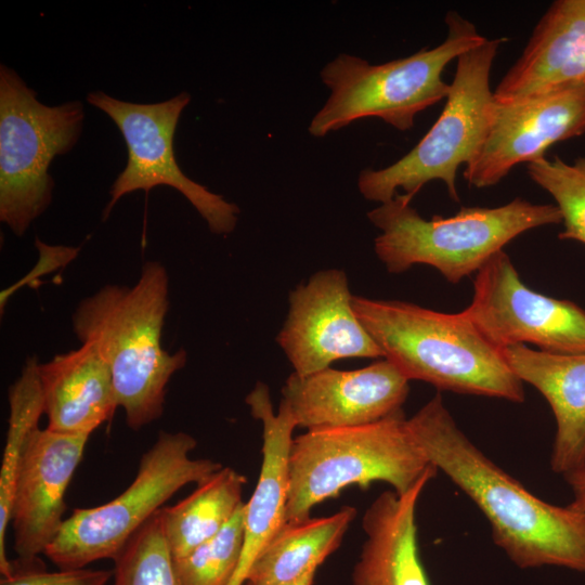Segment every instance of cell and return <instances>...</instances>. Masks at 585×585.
<instances>
[{"mask_svg": "<svg viewBox=\"0 0 585 585\" xmlns=\"http://www.w3.org/2000/svg\"><path fill=\"white\" fill-rule=\"evenodd\" d=\"M444 22L446 37L432 49L378 65L340 54L325 65L321 78L330 95L311 120L309 132L324 136L367 117L401 131L411 129L417 114L446 99L450 83L442 78L446 65L486 39L455 11H448Z\"/></svg>", "mask_w": 585, "mask_h": 585, "instance_id": "obj_6", "label": "cell"}, {"mask_svg": "<svg viewBox=\"0 0 585 585\" xmlns=\"http://www.w3.org/2000/svg\"><path fill=\"white\" fill-rule=\"evenodd\" d=\"M500 354L551 407L557 424L552 471L563 476L585 467V354H551L524 344L503 348Z\"/></svg>", "mask_w": 585, "mask_h": 585, "instance_id": "obj_19", "label": "cell"}, {"mask_svg": "<svg viewBox=\"0 0 585 585\" xmlns=\"http://www.w3.org/2000/svg\"><path fill=\"white\" fill-rule=\"evenodd\" d=\"M317 569L311 570L300 578L285 585H313Z\"/></svg>", "mask_w": 585, "mask_h": 585, "instance_id": "obj_30", "label": "cell"}, {"mask_svg": "<svg viewBox=\"0 0 585 585\" xmlns=\"http://www.w3.org/2000/svg\"><path fill=\"white\" fill-rule=\"evenodd\" d=\"M245 401L252 417L262 424V463L257 485L245 503L243 550L229 585H245L253 562L286 523L288 459L297 428L283 404L274 413L269 388L263 382H257Z\"/></svg>", "mask_w": 585, "mask_h": 585, "instance_id": "obj_16", "label": "cell"}, {"mask_svg": "<svg viewBox=\"0 0 585 585\" xmlns=\"http://www.w3.org/2000/svg\"><path fill=\"white\" fill-rule=\"evenodd\" d=\"M352 308L382 356L408 380L456 393L524 401L523 382L463 311L443 313L361 296L352 297Z\"/></svg>", "mask_w": 585, "mask_h": 585, "instance_id": "obj_3", "label": "cell"}, {"mask_svg": "<svg viewBox=\"0 0 585 585\" xmlns=\"http://www.w3.org/2000/svg\"><path fill=\"white\" fill-rule=\"evenodd\" d=\"M47 429L89 434L118 407L112 370L91 344L38 364Z\"/></svg>", "mask_w": 585, "mask_h": 585, "instance_id": "obj_20", "label": "cell"}, {"mask_svg": "<svg viewBox=\"0 0 585 585\" xmlns=\"http://www.w3.org/2000/svg\"><path fill=\"white\" fill-rule=\"evenodd\" d=\"M12 574L1 577L0 585H107L114 572L104 569L47 571L40 558L34 561H11Z\"/></svg>", "mask_w": 585, "mask_h": 585, "instance_id": "obj_27", "label": "cell"}, {"mask_svg": "<svg viewBox=\"0 0 585 585\" xmlns=\"http://www.w3.org/2000/svg\"><path fill=\"white\" fill-rule=\"evenodd\" d=\"M526 172L556 202L564 226L558 237L585 244V156L573 164L543 157L528 164Z\"/></svg>", "mask_w": 585, "mask_h": 585, "instance_id": "obj_26", "label": "cell"}, {"mask_svg": "<svg viewBox=\"0 0 585 585\" xmlns=\"http://www.w3.org/2000/svg\"><path fill=\"white\" fill-rule=\"evenodd\" d=\"M113 560V585H181L160 509L129 538Z\"/></svg>", "mask_w": 585, "mask_h": 585, "instance_id": "obj_24", "label": "cell"}, {"mask_svg": "<svg viewBox=\"0 0 585 585\" xmlns=\"http://www.w3.org/2000/svg\"><path fill=\"white\" fill-rule=\"evenodd\" d=\"M434 469L403 411L372 424L308 430L290 445L286 522L309 518L314 506L353 485L381 481L404 494Z\"/></svg>", "mask_w": 585, "mask_h": 585, "instance_id": "obj_5", "label": "cell"}, {"mask_svg": "<svg viewBox=\"0 0 585 585\" xmlns=\"http://www.w3.org/2000/svg\"><path fill=\"white\" fill-rule=\"evenodd\" d=\"M463 312L498 350L530 343L551 354H585V311L526 287L504 250L477 272Z\"/></svg>", "mask_w": 585, "mask_h": 585, "instance_id": "obj_11", "label": "cell"}, {"mask_svg": "<svg viewBox=\"0 0 585 585\" xmlns=\"http://www.w3.org/2000/svg\"><path fill=\"white\" fill-rule=\"evenodd\" d=\"M87 101L116 123L128 151L126 167L109 190L103 220L122 196L167 185L188 199L212 233L224 235L234 231L239 208L191 180L177 162L173 138L181 113L191 101L187 92L158 103L139 104L92 91Z\"/></svg>", "mask_w": 585, "mask_h": 585, "instance_id": "obj_10", "label": "cell"}, {"mask_svg": "<svg viewBox=\"0 0 585 585\" xmlns=\"http://www.w3.org/2000/svg\"><path fill=\"white\" fill-rule=\"evenodd\" d=\"M83 104L48 106L20 75L0 65V220L18 237L52 202L54 157L78 142Z\"/></svg>", "mask_w": 585, "mask_h": 585, "instance_id": "obj_9", "label": "cell"}, {"mask_svg": "<svg viewBox=\"0 0 585 585\" xmlns=\"http://www.w3.org/2000/svg\"><path fill=\"white\" fill-rule=\"evenodd\" d=\"M407 422L429 461L480 509L493 542L517 567L585 573V517L536 497L493 463L458 428L440 394Z\"/></svg>", "mask_w": 585, "mask_h": 585, "instance_id": "obj_1", "label": "cell"}, {"mask_svg": "<svg viewBox=\"0 0 585 585\" xmlns=\"http://www.w3.org/2000/svg\"><path fill=\"white\" fill-rule=\"evenodd\" d=\"M355 516L354 507L343 506L327 517L286 522L258 556L246 582L285 585L318 569L339 547Z\"/></svg>", "mask_w": 585, "mask_h": 585, "instance_id": "obj_21", "label": "cell"}, {"mask_svg": "<svg viewBox=\"0 0 585 585\" xmlns=\"http://www.w3.org/2000/svg\"><path fill=\"white\" fill-rule=\"evenodd\" d=\"M343 271L314 273L289 294V311L276 341L294 367L306 376L347 358L382 353L352 308Z\"/></svg>", "mask_w": 585, "mask_h": 585, "instance_id": "obj_13", "label": "cell"}, {"mask_svg": "<svg viewBox=\"0 0 585 585\" xmlns=\"http://www.w3.org/2000/svg\"><path fill=\"white\" fill-rule=\"evenodd\" d=\"M38 364L36 356L28 358L20 377L10 386L8 393L9 426L0 468V572L2 577H8L12 573V563L5 551V537L18 466L27 441L39 428L40 417L44 414Z\"/></svg>", "mask_w": 585, "mask_h": 585, "instance_id": "obj_23", "label": "cell"}, {"mask_svg": "<svg viewBox=\"0 0 585 585\" xmlns=\"http://www.w3.org/2000/svg\"><path fill=\"white\" fill-rule=\"evenodd\" d=\"M437 472H427L404 494L382 492L365 510L366 538L352 569L353 585H430L418 550L416 507Z\"/></svg>", "mask_w": 585, "mask_h": 585, "instance_id": "obj_18", "label": "cell"}, {"mask_svg": "<svg viewBox=\"0 0 585 585\" xmlns=\"http://www.w3.org/2000/svg\"><path fill=\"white\" fill-rule=\"evenodd\" d=\"M563 478L573 493V499L567 507L585 517V467L570 471Z\"/></svg>", "mask_w": 585, "mask_h": 585, "instance_id": "obj_29", "label": "cell"}, {"mask_svg": "<svg viewBox=\"0 0 585 585\" xmlns=\"http://www.w3.org/2000/svg\"><path fill=\"white\" fill-rule=\"evenodd\" d=\"M89 437L47 428H37L30 434L18 466L11 505L16 559H38L57 536L65 521V493Z\"/></svg>", "mask_w": 585, "mask_h": 585, "instance_id": "obj_15", "label": "cell"}, {"mask_svg": "<svg viewBox=\"0 0 585 585\" xmlns=\"http://www.w3.org/2000/svg\"><path fill=\"white\" fill-rule=\"evenodd\" d=\"M408 381L386 359L351 370L327 367L306 376L291 373L280 403L297 427L308 430L361 426L402 411Z\"/></svg>", "mask_w": 585, "mask_h": 585, "instance_id": "obj_14", "label": "cell"}, {"mask_svg": "<svg viewBox=\"0 0 585 585\" xmlns=\"http://www.w3.org/2000/svg\"><path fill=\"white\" fill-rule=\"evenodd\" d=\"M412 198L394 197L368 211L381 233L374 249L389 273L400 274L415 264L435 268L450 283L478 272L518 235L542 225L562 223L556 205L522 198L494 207H461L454 216L421 218Z\"/></svg>", "mask_w": 585, "mask_h": 585, "instance_id": "obj_4", "label": "cell"}, {"mask_svg": "<svg viewBox=\"0 0 585 585\" xmlns=\"http://www.w3.org/2000/svg\"><path fill=\"white\" fill-rule=\"evenodd\" d=\"M246 478L222 467L184 499L160 508L166 540L174 560L214 536L244 504Z\"/></svg>", "mask_w": 585, "mask_h": 585, "instance_id": "obj_22", "label": "cell"}, {"mask_svg": "<svg viewBox=\"0 0 585 585\" xmlns=\"http://www.w3.org/2000/svg\"><path fill=\"white\" fill-rule=\"evenodd\" d=\"M196 445L188 433L159 431L141 457L132 483L106 504L75 509L44 555L61 570L114 559L180 489L190 483L198 485L223 467L209 458H192Z\"/></svg>", "mask_w": 585, "mask_h": 585, "instance_id": "obj_8", "label": "cell"}, {"mask_svg": "<svg viewBox=\"0 0 585 585\" xmlns=\"http://www.w3.org/2000/svg\"><path fill=\"white\" fill-rule=\"evenodd\" d=\"M504 41L486 38L457 57L444 108L424 138L392 165L361 171L358 186L366 199L386 203L398 188L413 199L426 183L440 180L459 202L457 170L473 159L485 139L494 106L490 75Z\"/></svg>", "mask_w": 585, "mask_h": 585, "instance_id": "obj_7", "label": "cell"}, {"mask_svg": "<svg viewBox=\"0 0 585 585\" xmlns=\"http://www.w3.org/2000/svg\"><path fill=\"white\" fill-rule=\"evenodd\" d=\"M245 585H252V584H250V583L246 582V583H245Z\"/></svg>", "mask_w": 585, "mask_h": 585, "instance_id": "obj_31", "label": "cell"}, {"mask_svg": "<svg viewBox=\"0 0 585 585\" xmlns=\"http://www.w3.org/2000/svg\"><path fill=\"white\" fill-rule=\"evenodd\" d=\"M169 304L167 269L146 261L132 287L104 285L80 300L72 315L77 339L108 364L118 407L134 431L161 417L167 386L187 362L185 350L170 353L161 344Z\"/></svg>", "mask_w": 585, "mask_h": 585, "instance_id": "obj_2", "label": "cell"}, {"mask_svg": "<svg viewBox=\"0 0 585 585\" xmlns=\"http://www.w3.org/2000/svg\"><path fill=\"white\" fill-rule=\"evenodd\" d=\"M35 245L39 252V260L31 272H29L23 280L17 282L14 286H10L0 295V308L1 311L5 307L9 298L20 287L28 284L30 281L43 275L44 273L52 272L55 269L64 266L76 258L79 252L78 247L70 246H52L36 239Z\"/></svg>", "mask_w": 585, "mask_h": 585, "instance_id": "obj_28", "label": "cell"}, {"mask_svg": "<svg viewBox=\"0 0 585 585\" xmlns=\"http://www.w3.org/2000/svg\"><path fill=\"white\" fill-rule=\"evenodd\" d=\"M580 83H585V0H557L493 95L508 103Z\"/></svg>", "mask_w": 585, "mask_h": 585, "instance_id": "obj_17", "label": "cell"}, {"mask_svg": "<svg viewBox=\"0 0 585 585\" xmlns=\"http://www.w3.org/2000/svg\"><path fill=\"white\" fill-rule=\"evenodd\" d=\"M585 133V83L554 89L508 103L494 100L485 139L463 177L491 187L519 164L545 157L554 144Z\"/></svg>", "mask_w": 585, "mask_h": 585, "instance_id": "obj_12", "label": "cell"}, {"mask_svg": "<svg viewBox=\"0 0 585 585\" xmlns=\"http://www.w3.org/2000/svg\"><path fill=\"white\" fill-rule=\"evenodd\" d=\"M245 503L211 538L174 560L181 585H229L242 556Z\"/></svg>", "mask_w": 585, "mask_h": 585, "instance_id": "obj_25", "label": "cell"}]
</instances>
